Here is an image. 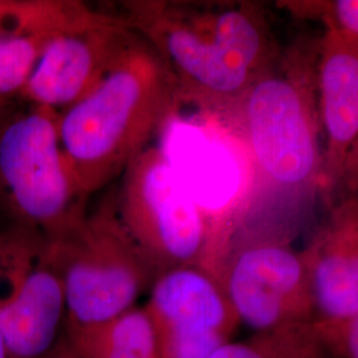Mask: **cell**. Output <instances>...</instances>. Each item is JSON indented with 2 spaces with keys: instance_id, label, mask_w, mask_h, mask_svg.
I'll return each mask as SVG.
<instances>
[{
  "instance_id": "1",
  "label": "cell",
  "mask_w": 358,
  "mask_h": 358,
  "mask_svg": "<svg viewBox=\"0 0 358 358\" xmlns=\"http://www.w3.org/2000/svg\"><path fill=\"white\" fill-rule=\"evenodd\" d=\"M120 17L164 60L179 101L222 121L282 55L251 1L136 0Z\"/></svg>"
},
{
  "instance_id": "2",
  "label": "cell",
  "mask_w": 358,
  "mask_h": 358,
  "mask_svg": "<svg viewBox=\"0 0 358 358\" xmlns=\"http://www.w3.org/2000/svg\"><path fill=\"white\" fill-rule=\"evenodd\" d=\"M179 103L166 64L131 31L100 84L59 115L62 148L81 192L90 198L121 178Z\"/></svg>"
},
{
  "instance_id": "3",
  "label": "cell",
  "mask_w": 358,
  "mask_h": 358,
  "mask_svg": "<svg viewBox=\"0 0 358 358\" xmlns=\"http://www.w3.org/2000/svg\"><path fill=\"white\" fill-rule=\"evenodd\" d=\"M317 40L289 47L223 122L241 133L269 190L296 195L320 187L322 169Z\"/></svg>"
},
{
  "instance_id": "4",
  "label": "cell",
  "mask_w": 358,
  "mask_h": 358,
  "mask_svg": "<svg viewBox=\"0 0 358 358\" xmlns=\"http://www.w3.org/2000/svg\"><path fill=\"white\" fill-rule=\"evenodd\" d=\"M115 205L157 276L195 266L219 279L234 227L201 205L162 146L150 145L129 165Z\"/></svg>"
},
{
  "instance_id": "5",
  "label": "cell",
  "mask_w": 358,
  "mask_h": 358,
  "mask_svg": "<svg viewBox=\"0 0 358 358\" xmlns=\"http://www.w3.org/2000/svg\"><path fill=\"white\" fill-rule=\"evenodd\" d=\"M65 296V337L75 343L136 307L157 272L117 211L115 198L50 241Z\"/></svg>"
},
{
  "instance_id": "6",
  "label": "cell",
  "mask_w": 358,
  "mask_h": 358,
  "mask_svg": "<svg viewBox=\"0 0 358 358\" xmlns=\"http://www.w3.org/2000/svg\"><path fill=\"white\" fill-rule=\"evenodd\" d=\"M0 192L13 226L60 239L87 214V201L65 158L59 115L34 106L0 125Z\"/></svg>"
},
{
  "instance_id": "7",
  "label": "cell",
  "mask_w": 358,
  "mask_h": 358,
  "mask_svg": "<svg viewBox=\"0 0 358 358\" xmlns=\"http://www.w3.org/2000/svg\"><path fill=\"white\" fill-rule=\"evenodd\" d=\"M64 288L52 244L36 231H0V328L10 358H47L62 340Z\"/></svg>"
},
{
  "instance_id": "8",
  "label": "cell",
  "mask_w": 358,
  "mask_h": 358,
  "mask_svg": "<svg viewBox=\"0 0 358 358\" xmlns=\"http://www.w3.org/2000/svg\"><path fill=\"white\" fill-rule=\"evenodd\" d=\"M239 322L267 332L316 321L304 251L273 239H231L219 272Z\"/></svg>"
},
{
  "instance_id": "9",
  "label": "cell",
  "mask_w": 358,
  "mask_h": 358,
  "mask_svg": "<svg viewBox=\"0 0 358 358\" xmlns=\"http://www.w3.org/2000/svg\"><path fill=\"white\" fill-rule=\"evenodd\" d=\"M145 309L161 358H207L241 325L220 280L195 266L161 272Z\"/></svg>"
},
{
  "instance_id": "10",
  "label": "cell",
  "mask_w": 358,
  "mask_h": 358,
  "mask_svg": "<svg viewBox=\"0 0 358 358\" xmlns=\"http://www.w3.org/2000/svg\"><path fill=\"white\" fill-rule=\"evenodd\" d=\"M130 34L120 16L109 13L55 34L40 53L22 97L34 106L64 113L100 84Z\"/></svg>"
},
{
  "instance_id": "11",
  "label": "cell",
  "mask_w": 358,
  "mask_h": 358,
  "mask_svg": "<svg viewBox=\"0 0 358 358\" xmlns=\"http://www.w3.org/2000/svg\"><path fill=\"white\" fill-rule=\"evenodd\" d=\"M317 100L322 129L320 187L332 192L358 137V36L325 31L317 40Z\"/></svg>"
},
{
  "instance_id": "12",
  "label": "cell",
  "mask_w": 358,
  "mask_h": 358,
  "mask_svg": "<svg viewBox=\"0 0 358 358\" xmlns=\"http://www.w3.org/2000/svg\"><path fill=\"white\" fill-rule=\"evenodd\" d=\"M307 259L316 321L358 316V194H345L329 210L303 250Z\"/></svg>"
},
{
  "instance_id": "13",
  "label": "cell",
  "mask_w": 358,
  "mask_h": 358,
  "mask_svg": "<svg viewBox=\"0 0 358 358\" xmlns=\"http://www.w3.org/2000/svg\"><path fill=\"white\" fill-rule=\"evenodd\" d=\"M69 344L81 358H161L153 321L145 307L131 308L96 332Z\"/></svg>"
},
{
  "instance_id": "14",
  "label": "cell",
  "mask_w": 358,
  "mask_h": 358,
  "mask_svg": "<svg viewBox=\"0 0 358 358\" xmlns=\"http://www.w3.org/2000/svg\"><path fill=\"white\" fill-rule=\"evenodd\" d=\"M96 13L80 1L0 0V36L16 34H56L83 26Z\"/></svg>"
},
{
  "instance_id": "15",
  "label": "cell",
  "mask_w": 358,
  "mask_h": 358,
  "mask_svg": "<svg viewBox=\"0 0 358 358\" xmlns=\"http://www.w3.org/2000/svg\"><path fill=\"white\" fill-rule=\"evenodd\" d=\"M315 322L255 332L243 341L219 346L207 358H332Z\"/></svg>"
},
{
  "instance_id": "16",
  "label": "cell",
  "mask_w": 358,
  "mask_h": 358,
  "mask_svg": "<svg viewBox=\"0 0 358 358\" xmlns=\"http://www.w3.org/2000/svg\"><path fill=\"white\" fill-rule=\"evenodd\" d=\"M53 35L16 34L0 36V109L16 96L22 97L40 53Z\"/></svg>"
},
{
  "instance_id": "17",
  "label": "cell",
  "mask_w": 358,
  "mask_h": 358,
  "mask_svg": "<svg viewBox=\"0 0 358 358\" xmlns=\"http://www.w3.org/2000/svg\"><path fill=\"white\" fill-rule=\"evenodd\" d=\"M278 4L297 19L320 22L327 31L358 36V0H284Z\"/></svg>"
},
{
  "instance_id": "18",
  "label": "cell",
  "mask_w": 358,
  "mask_h": 358,
  "mask_svg": "<svg viewBox=\"0 0 358 358\" xmlns=\"http://www.w3.org/2000/svg\"><path fill=\"white\" fill-rule=\"evenodd\" d=\"M321 340L332 358H358V316L344 321H316Z\"/></svg>"
},
{
  "instance_id": "19",
  "label": "cell",
  "mask_w": 358,
  "mask_h": 358,
  "mask_svg": "<svg viewBox=\"0 0 358 358\" xmlns=\"http://www.w3.org/2000/svg\"><path fill=\"white\" fill-rule=\"evenodd\" d=\"M337 189L344 194H358V137L346 155Z\"/></svg>"
},
{
  "instance_id": "20",
  "label": "cell",
  "mask_w": 358,
  "mask_h": 358,
  "mask_svg": "<svg viewBox=\"0 0 358 358\" xmlns=\"http://www.w3.org/2000/svg\"><path fill=\"white\" fill-rule=\"evenodd\" d=\"M47 358H81L78 356L73 346L69 344L66 337H62V340L57 343V345L53 348L51 353Z\"/></svg>"
},
{
  "instance_id": "21",
  "label": "cell",
  "mask_w": 358,
  "mask_h": 358,
  "mask_svg": "<svg viewBox=\"0 0 358 358\" xmlns=\"http://www.w3.org/2000/svg\"><path fill=\"white\" fill-rule=\"evenodd\" d=\"M0 358H10L8 349H7V343H6V338H4V334H3L1 328H0Z\"/></svg>"
}]
</instances>
